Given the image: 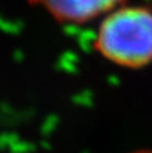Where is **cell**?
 Listing matches in <instances>:
<instances>
[{"label":"cell","instance_id":"1","mask_svg":"<svg viewBox=\"0 0 152 153\" xmlns=\"http://www.w3.org/2000/svg\"><path fill=\"white\" fill-rule=\"evenodd\" d=\"M94 47L118 66H147L152 62V11L144 7H123L102 20Z\"/></svg>","mask_w":152,"mask_h":153},{"label":"cell","instance_id":"2","mask_svg":"<svg viewBox=\"0 0 152 153\" xmlns=\"http://www.w3.org/2000/svg\"><path fill=\"white\" fill-rule=\"evenodd\" d=\"M39 4L55 19L65 23H85L112 12L124 0H30Z\"/></svg>","mask_w":152,"mask_h":153},{"label":"cell","instance_id":"3","mask_svg":"<svg viewBox=\"0 0 152 153\" xmlns=\"http://www.w3.org/2000/svg\"><path fill=\"white\" fill-rule=\"evenodd\" d=\"M144 153H147V152H144Z\"/></svg>","mask_w":152,"mask_h":153}]
</instances>
